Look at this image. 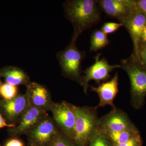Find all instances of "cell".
<instances>
[{"instance_id": "cell-1", "label": "cell", "mask_w": 146, "mask_h": 146, "mask_svg": "<svg viewBox=\"0 0 146 146\" xmlns=\"http://www.w3.org/2000/svg\"><path fill=\"white\" fill-rule=\"evenodd\" d=\"M98 1L70 0L64 3L65 17L74 29L71 42L76 43L84 31L91 28L100 21Z\"/></svg>"}, {"instance_id": "cell-2", "label": "cell", "mask_w": 146, "mask_h": 146, "mask_svg": "<svg viewBox=\"0 0 146 146\" xmlns=\"http://www.w3.org/2000/svg\"><path fill=\"white\" fill-rule=\"evenodd\" d=\"M74 134L73 141L76 146H86L98 133L99 119L96 107L76 106Z\"/></svg>"}, {"instance_id": "cell-3", "label": "cell", "mask_w": 146, "mask_h": 146, "mask_svg": "<svg viewBox=\"0 0 146 146\" xmlns=\"http://www.w3.org/2000/svg\"><path fill=\"white\" fill-rule=\"evenodd\" d=\"M120 66L130 80L131 104L135 109H140L144 106L146 96V68L131 56L122 60Z\"/></svg>"}, {"instance_id": "cell-4", "label": "cell", "mask_w": 146, "mask_h": 146, "mask_svg": "<svg viewBox=\"0 0 146 146\" xmlns=\"http://www.w3.org/2000/svg\"><path fill=\"white\" fill-rule=\"evenodd\" d=\"M85 53L77 48L76 43L70 44L56 54L63 75L65 77L76 82L82 86L81 75L82 63L85 57Z\"/></svg>"}, {"instance_id": "cell-5", "label": "cell", "mask_w": 146, "mask_h": 146, "mask_svg": "<svg viewBox=\"0 0 146 146\" xmlns=\"http://www.w3.org/2000/svg\"><path fill=\"white\" fill-rule=\"evenodd\" d=\"M60 131L48 114L27 134L29 146H48Z\"/></svg>"}, {"instance_id": "cell-6", "label": "cell", "mask_w": 146, "mask_h": 146, "mask_svg": "<svg viewBox=\"0 0 146 146\" xmlns=\"http://www.w3.org/2000/svg\"><path fill=\"white\" fill-rule=\"evenodd\" d=\"M76 108L75 106L63 101L53 103L50 109L53 120L60 131L72 140L74 134Z\"/></svg>"}, {"instance_id": "cell-7", "label": "cell", "mask_w": 146, "mask_h": 146, "mask_svg": "<svg viewBox=\"0 0 146 146\" xmlns=\"http://www.w3.org/2000/svg\"><path fill=\"white\" fill-rule=\"evenodd\" d=\"M101 56V53L97 54L94 64L83 72L84 75L82 77V86L85 94H87L89 83L91 80H94L100 85L108 81L110 77V74L114 69L121 68L120 65H110L104 57L100 58Z\"/></svg>"}, {"instance_id": "cell-8", "label": "cell", "mask_w": 146, "mask_h": 146, "mask_svg": "<svg viewBox=\"0 0 146 146\" xmlns=\"http://www.w3.org/2000/svg\"><path fill=\"white\" fill-rule=\"evenodd\" d=\"M125 112L122 110L112 109L107 115L99 118L100 133L117 132L135 127Z\"/></svg>"}, {"instance_id": "cell-9", "label": "cell", "mask_w": 146, "mask_h": 146, "mask_svg": "<svg viewBox=\"0 0 146 146\" xmlns=\"http://www.w3.org/2000/svg\"><path fill=\"white\" fill-rule=\"evenodd\" d=\"M127 30L133 44V52L131 55L136 57L140 39L146 24V15L139 9L133 11L127 18L119 21Z\"/></svg>"}, {"instance_id": "cell-10", "label": "cell", "mask_w": 146, "mask_h": 146, "mask_svg": "<svg viewBox=\"0 0 146 146\" xmlns=\"http://www.w3.org/2000/svg\"><path fill=\"white\" fill-rule=\"evenodd\" d=\"M98 4L107 15L119 22L138 9L135 0H100Z\"/></svg>"}, {"instance_id": "cell-11", "label": "cell", "mask_w": 146, "mask_h": 146, "mask_svg": "<svg viewBox=\"0 0 146 146\" xmlns=\"http://www.w3.org/2000/svg\"><path fill=\"white\" fill-rule=\"evenodd\" d=\"M26 86L25 94L29 107L36 108L46 112L49 111L53 102L46 87L36 82H31Z\"/></svg>"}, {"instance_id": "cell-12", "label": "cell", "mask_w": 146, "mask_h": 146, "mask_svg": "<svg viewBox=\"0 0 146 146\" xmlns=\"http://www.w3.org/2000/svg\"><path fill=\"white\" fill-rule=\"evenodd\" d=\"M119 76L116 73L110 80L103 82L98 87L90 86L91 91L96 92L98 95L100 102L96 106L97 109L109 105L114 109L117 108L114 101L119 91Z\"/></svg>"}, {"instance_id": "cell-13", "label": "cell", "mask_w": 146, "mask_h": 146, "mask_svg": "<svg viewBox=\"0 0 146 146\" xmlns=\"http://www.w3.org/2000/svg\"><path fill=\"white\" fill-rule=\"evenodd\" d=\"M29 107L26 94L17 95L10 100H5L0 103V108L9 121L15 124L20 120L23 114Z\"/></svg>"}, {"instance_id": "cell-14", "label": "cell", "mask_w": 146, "mask_h": 146, "mask_svg": "<svg viewBox=\"0 0 146 146\" xmlns=\"http://www.w3.org/2000/svg\"><path fill=\"white\" fill-rule=\"evenodd\" d=\"M44 110L29 107L19 120L17 126L12 127L11 132L15 136L27 135L47 114Z\"/></svg>"}, {"instance_id": "cell-15", "label": "cell", "mask_w": 146, "mask_h": 146, "mask_svg": "<svg viewBox=\"0 0 146 146\" xmlns=\"http://www.w3.org/2000/svg\"><path fill=\"white\" fill-rule=\"evenodd\" d=\"M7 83L16 86L25 85L26 86L30 83V78L26 73L20 68H11L4 70L1 73Z\"/></svg>"}, {"instance_id": "cell-16", "label": "cell", "mask_w": 146, "mask_h": 146, "mask_svg": "<svg viewBox=\"0 0 146 146\" xmlns=\"http://www.w3.org/2000/svg\"><path fill=\"white\" fill-rule=\"evenodd\" d=\"M106 133L114 146L125 143L140 134L136 127L119 132Z\"/></svg>"}, {"instance_id": "cell-17", "label": "cell", "mask_w": 146, "mask_h": 146, "mask_svg": "<svg viewBox=\"0 0 146 146\" xmlns=\"http://www.w3.org/2000/svg\"><path fill=\"white\" fill-rule=\"evenodd\" d=\"M108 35L101 30L96 29L92 34L90 39V51L97 52L109 44Z\"/></svg>"}, {"instance_id": "cell-18", "label": "cell", "mask_w": 146, "mask_h": 146, "mask_svg": "<svg viewBox=\"0 0 146 146\" xmlns=\"http://www.w3.org/2000/svg\"><path fill=\"white\" fill-rule=\"evenodd\" d=\"M18 88L16 86L6 83L1 85L0 94L5 100H10L17 96Z\"/></svg>"}, {"instance_id": "cell-19", "label": "cell", "mask_w": 146, "mask_h": 146, "mask_svg": "<svg viewBox=\"0 0 146 146\" xmlns=\"http://www.w3.org/2000/svg\"><path fill=\"white\" fill-rule=\"evenodd\" d=\"M86 146H114L107 134L100 132L97 134Z\"/></svg>"}, {"instance_id": "cell-20", "label": "cell", "mask_w": 146, "mask_h": 146, "mask_svg": "<svg viewBox=\"0 0 146 146\" xmlns=\"http://www.w3.org/2000/svg\"><path fill=\"white\" fill-rule=\"evenodd\" d=\"M48 146H76L74 141L61 131Z\"/></svg>"}, {"instance_id": "cell-21", "label": "cell", "mask_w": 146, "mask_h": 146, "mask_svg": "<svg viewBox=\"0 0 146 146\" xmlns=\"http://www.w3.org/2000/svg\"><path fill=\"white\" fill-rule=\"evenodd\" d=\"M133 58L139 64L146 68V43L139 44L137 55Z\"/></svg>"}, {"instance_id": "cell-22", "label": "cell", "mask_w": 146, "mask_h": 146, "mask_svg": "<svg viewBox=\"0 0 146 146\" xmlns=\"http://www.w3.org/2000/svg\"><path fill=\"white\" fill-rule=\"evenodd\" d=\"M122 27H123L122 24L120 23L107 22L104 24L101 30L108 35L115 33Z\"/></svg>"}, {"instance_id": "cell-23", "label": "cell", "mask_w": 146, "mask_h": 146, "mask_svg": "<svg viewBox=\"0 0 146 146\" xmlns=\"http://www.w3.org/2000/svg\"><path fill=\"white\" fill-rule=\"evenodd\" d=\"M142 145L143 141L140 134L125 143L114 146H142Z\"/></svg>"}, {"instance_id": "cell-24", "label": "cell", "mask_w": 146, "mask_h": 146, "mask_svg": "<svg viewBox=\"0 0 146 146\" xmlns=\"http://www.w3.org/2000/svg\"><path fill=\"white\" fill-rule=\"evenodd\" d=\"M5 146H25L23 142L18 138H12L9 140Z\"/></svg>"}, {"instance_id": "cell-25", "label": "cell", "mask_w": 146, "mask_h": 146, "mask_svg": "<svg viewBox=\"0 0 146 146\" xmlns=\"http://www.w3.org/2000/svg\"><path fill=\"white\" fill-rule=\"evenodd\" d=\"M137 4L139 10L146 15V0H138Z\"/></svg>"}, {"instance_id": "cell-26", "label": "cell", "mask_w": 146, "mask_h": 146, "mask_svg": "<svg viewBox=\"0 0 146 146\" xmlns=\"http://www.w3.org/2000/svg\"><path fill=\"white\" fill-rule=\"evenodd\" d=\"M15 126H16V125L15 124H10L7 123L6 122L4 118L3 117V116L0 113V128L6 127H14Z\"/></svg>"}, {"instance_id": "cell-27", "label": "cell", "mask_w": 146, "mask_h": 146, "mask_svg": "<svg viewBox=\"0 0 146 146\" xmlns=\"http://www.w3.org/2000/svg\"><path fill=\"white\" fill-rule=\"evenodd\" d=\"M140 43H146V24L141 35L140 44Z\"/></svg>"}, {"instance_id": "cell-28", "label": "cell", "mask_w": 146, "mask_h": 146, "mask_svg": "<svg viewBox=\"0 0 146 146\" xmlns=\"http://www.w3.org/2000/svg\"><path fill=\"white\" fill-rule=\"evenodd\" d=\"M1 80H0V87H1Z\"/></svg>"}]
</instances>
